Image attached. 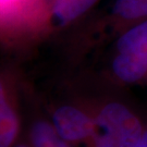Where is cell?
<instances>
[{
    "label": "cell",
    "mask_w": 147,
    "mask_h": 147,
    "mask_svg": "<svg viewBox=\"0 0 147 147\" xmlns=\"http://www.w3.org/2000/svg\"><path fill=\"white\" fill-rule=\"evenodd\" d=\"M85 87L94 111V132L87 147H136L145 129L147 109L132 98L129 89L98 80Z\"/></svg>",
    "instance_id": "obj_1"
},
{
    "label": "cell",
    "mask_w": 147,
    "mask_h": 147,
    "mask_svg": "<svg viewBox=\"0 0 147 147\" xmlns=\"http://www.w3.org/2000/svg\"><path fill=\"white\" fill-rule=\"evenodd\" d=\"M56 131L63 141L75 147H87L94 132V111L87 89L74 84L63 97L42 100Z\"/></svg>",
    "instance_id": "obj_2"
},
{
    "label": "cell",
    "mask_w": 147,
    "mask_h": 147,
    "mask_svg": "<svg viewBox=\"0 0 147 147\" xmlns=\"http://www.w3.org/2000/svg\"><path fill=\"white\" fill-rule=\"evenodd\" d=\"M16 86L0 74V147H13L23 135V99Z\"/></svg>",
    "instance_id": "obj_3"
},
{
    "label": "cell",
    "mask_w": 147,
    "mask_h": 147,
    "mask_svg": "<svg viewBox=\"0 0 147 147\" xmlns=\"http://www.w3.org/2000/svg\"><path fill=\"white\" fill-rule=\"evenodd\" d=\"M147 19V0H115L108 24L115 31V37L121 32Z\"/></svg>",
    "instance_id": "obj_4"
},
{
    "label": "cell",
    "mask_w": 147,
    "mask_h": 147,
    "mask_svg": "<svg viewBox=\"0 0 147 147\" xmlns=\"http://www.w3.org/2000/svg\"><path fill=\"white\" fill-rule=\"evenodd\" d=\"M98 0H53L49 22L55 28L71 25L86 14Z\"/></svg>",
    "instance_id": "obj_5"
},
{
    "label": "cell",
    "mask_w": 147,
    "mask_h": 147,
    "mask_svg": "<svg viewBox=\"0 0 147 147\" xmlns=\"http://www.w3.org/2000/svg\"><path fill=\"white\" fill-rule=\"evenodd\" d=\"M113 51L147 57V19L137 22L115 37Z\"/></svg>",
    "instance_id": "obj_6"
},
{
    "label": "cell",
    "mask_w": 147,
    "mask_h": 147,
    "mask_svg": "<svg viewBox=\"0 0 147 147\" xmlns=\"http://www.w3.org/2000/svg\"><path fill=\"white\" fill-rule=\"evenodd\" d=\"M136 147H147V116H146V124H145V129L143 132L142 136L140 138V141L137 143Z\"/></svg>",
    "instance_id": "obj_7"
},
{
    "label": "cell",
    "mask_w": 147,
    "mask_h": 147,
    "mask_svg": "<svg viewBox=\"0 0 147 147\" xmlns=\"http://www.w3.org/2000/svg\"><path fill=\"white\" fill-rule=\"evenodd\" d=\"M13 147H33V146L28 143V141H27L26 138L22 135V137L16 143V145Z\"/></svg>",
    "instance_id": "obj_8"
},
{
    "label": "cell",
    "mask_w": 147,
    "mask_h": 147,
    "mask_svg": "<svg viewBox=\"0 0 147 147\" xmlns=\"http://www.w3.org/2000/svg\"><path fill=\"white\" fill-rule=\"evenodd\" d=\"M58 147H75V146H73V145H71V144H69V143H67L65 141H63L60 145H59Z\"/></svg>",
    "instance_id": "obj_9"
},
{
    "label": "cell",
    "mask_w": 147,
    "mask_h": 147,
    "mask_svg": "<svg viewBox=\"0 0 147 147\" xmlns=\"http://www.w3.org/2000/svg\"><path fill=\"white\" fill-rule=\"evenodd\" d=\"M8 1H12V0H0V2H8Z\"/></svg>",
    "instance_id": "obj_10"
}]
</instances>
